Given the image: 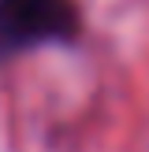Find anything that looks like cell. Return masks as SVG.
<instances>
[{
  "label": "cell",
  "instance_id": "obj_1",
  "mask_svg": "<svg viewBox=\"0 0 149 152\" xmlns=\"http://www.w3.org/2000/svg\"><path fill=\"white\" fill-rule=\"evenodd\" d=\"M78 30L71 0H0V59L45 41H67Z\"/></svg>",
  "mask_w": 149,
  "mask_h": 152
}]
</instances>
